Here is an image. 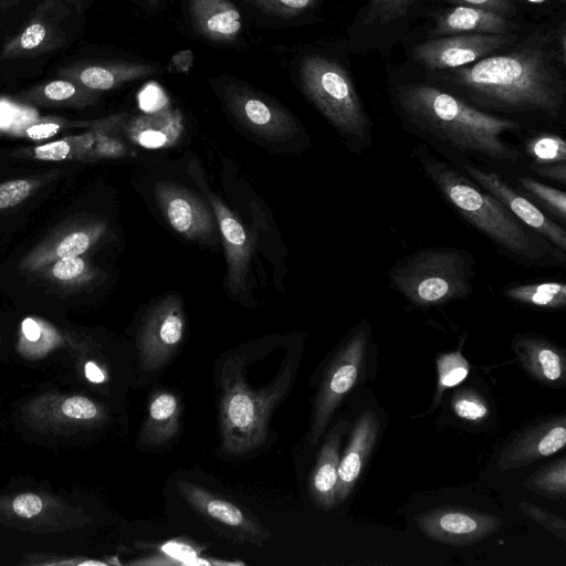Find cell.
I'll list each match as a JSON object with an SVG mask.
<instances>
[{
    "label": "cell",
    "mask_w": 566,
    "mask_h": 566,
    "mask_svg": "<svg viewBox=\"0 0 566 566\" xmlns=\"http://www.w3.org/2000/svg\"><path fill=\"white\" fill-rule=\"evenodd\" d=\"M395 107L406 130L458 169L475 166L510 181L527 171L520 145L507 136L521 139L532 129L516 119L482 112L422 83L399 85Z\"/></svg>",
    "instance_id": "cell-1"
},
{
    "label": "cell",
    "mask_w": 566,
    "mask_h": 566,
    "mask_svg": "<svg viewBox=\"0 0 566 566\" xmlns=\"http://www.w3.org/2000/svg\"><path fill=\"white\" fill-rule=\"evenodd\" d=\"M411 157L458 218L482 235L502 258L525 269H565L566 252L521 222L463 171L420 142L411 147Z\"/></svg>",
    "instance_id": "cell-2"
},
{
    "label": "cell",
    "mask_w": 566,
    "mask_h": 566,
    "mask_svg": "<svg viewBox=\"0 0 566 566\" xmlns=\"http://www.w3.org/2000/svg\"><path fill=\"white\" fill-rule=\"evenodd\" d=\"M451 80L473 107H486L485 113L535 114L554 123L564 115L565 83L539 50L488 56L472 66L457 67Z\"/></svg>",
    "instance_id": "cell-3"
},
{
    "label": "cell",
    "mask_w": 566,
    "mask_h": 566,
    "mask_svg": "<svg viewBox=\"0 0 566 566\" xmlns=\"http://www.w3.org/2000/svg\"><path fill=\"white\" fill-rule=\"evenodd\" d=\"M243 361L233 356L222 364L219 385L221 447L231 455H243L268 440L270 418L294 382L295 367L285 361L272 381L255 390L244 374Z\"/></svg>",
    "instance_id": "cell-4"
},
{
    "label": "cell",
    "mask_w": 566,
    "mask_h": 566,
    "mask_svg": "<svg viewBox=\"0 0 566 566\" xmlns=\"http://www.w3.org/2000/svg\"><path fill=\"white\" fill-rule=\"evenodd\" d=\"M476 261L464 249L428 247L398 259L388 270V287L413 307L462 301L474 290Z\"/></svg>",
    "instance_id": "cell-5"
},
{
    "label": "cell",
    "mask_w": 566,
    "mask_h": 566,
    "mask_svg": "<svg viewBox=\"0 0 566 566\" xmlns=\"http://www.w3.org/2000/svg\"><path fill=\"white\" fill-rule=\"evenodd\" d=\"M300 80L306 96L353 154L363 156L375 145L373 120L345 69L310 55L301 62Z\"/></svg>",
    "instance_id": "cell-6"
},
{
    "label": "cell",
    "mask_w": 566,
    "mask_h": 566,
    "mask_svg": "<svg viewBox=\"0 0 566 566\" xmlns=\"http://www.w3.org/2000/svg\"><path fill=\"white\" fill-rule=\"evenodd\" d=\"M368 337L369 327L363 321L326 368L313 408L310 429L312 444L325 432L334 411L358 379Z\"/></svg>",
    "instance_id": "cell-7"
},
{
    "label": "cell",
    "mask_w": 566,
    "mask_h": 566,
    "mask_svg": "<svg viewBox=\"0 0 566 566\" xmlns=\"http://www.w3.org/2000/svg\"><path fill=\"white\" fill-rule=\"evenodd\" d=\"M185 334L182 300L169 294L145 315L138 334V353L146 371L160 369L176 353Z\"/></svg>",
    "instance_id": "cell-8"
},
{
    "label": "cell",
    "mask_w": 566,
    "mask_h": 566,
    "mask_svg": "<svg viewBox=\"0 0 566 566\" xmlns=\"http://www.w3.org/2000/svg\"><path fill=\"white\" fill-rule=\"evenodd\" d=\"M223 97L238 122L266 140L283 142L298 130L290 113L247 87L229 84L223 88Z\"/></svg>",
    "instance_id": "cell-9"
},
{
    "label": "cell",
    "mask_w": 566,
    "mask_h": 566,
    "mask_svg": "<svg viewBox=\"0 0 566 566\" xmlns=\"http://www.w3.org/2000/svg\"><path fill=\"white\" fill-rule=\"evenodd\" d=\"M459 170L501 201L521 222L544 237L559 250L566 252L565 227L551 219L522 195L510 180L475 166H462Z\"/></svg>",
    "instance_id": "cell-10"
},
{
    "label": "cell",
    "mask_w": 566,
    "mask_h": 566,
    "mask_svg": "<svg viewBox=\"0 0 566 566\" xmlns=\"http://www.w3.org/2000/svg\"><path fill=\"white\" fill-rule=\"evenodd\" d=\"M107 224L101 219H81L62 226L44 238L21 260L19 270L36 273L64 258L86 253L105 234Z\"/></svg>",
    "instance_id": "cell-11"
},
{
    "label": "cell",
    "mask_w": 566,
    "mask_h": 566,
    "mask_svg": "<svg viewBox=\"0 0 566 566\" xmlns=\"http://www.w3.org/2000/svg\"><path fill=\"white\" fill-rule=\"evenodd\" d=\"M507 41L506 34H452L416 45L411 55L429 70L457 69L492 53Z\"/></svg>",
    "instance_id": "cell-12"
},
{
    "label": "cell",
    "mask_w": 566,
    "mask_h": 566,
    "mask_svg": "<svg viewBox=\"0 0 566 566\" xmlns=\"http://www.w3.org/2000/svg\"><path fill=\"white\" fill-rule=\"evenodd\" d=\"M416 523L429 538L457 546L481 542L502 524L496 516L457 509L426 512L416 518Z\"/></svg>",
    "instance_id": "cell-13"
},
{
    "label": "cell",
    "mask_w": 566,
    "mask_h": 566,
    "mask_svg": "<svg viewBox=\"0 0 566 566\" xmlns=\"http://www.w3.org/2000/svg\"><path fill=\"white\" fill-rule=\"evenodd\" d=\"M157 205L169 226L188 240L202 241L213 234V214L190 190L169 181L155 186Z\"/></svg>",
    "instance_id": "cell-14"
},
{
    "label": "cell",
    "mask_w": 566,
    "mask_h": 566,
    "mask_svg": "<svg viewBox=\"0 0 566 566\" xmlns=\"http://www.w3.org/2000/svg\"><path fill=\"white\" fill-rule=\"evenodd\" d=\"M60 0L43 1L27 24L2 48L1 60L30 57L52 52L65 43L66 34L60 24Z\"/></svg>",
    "instance_id": "cell-15"
},
{
    "label": "cell",
    "mask_w": 566,
    "mask_h": 566,
    "mask_svg": "<svg viewBox=\"0 0 566 566\" xmlns=\"http://www.w3.org/2000/svg\"><path fill=\"white\" fill-rule=\"evenodd\" d=\"M207 196L211 210L218 221V227L223 240L227 266L228 287L232 294H238L245 286L249 262L252 253V243L235 214L223 203V201L207 189L201 179L195 177Z\"/></svg>",
    "instance_id": "cell-16"
},
{
    "label": "cell",
    "mask_w": 566,
    "mask_h": 566,
    "mask_svg": "<svg viewBox=\"0 0 566 566\" xmlns=\"http://www.w3.org/2000/svg\"><path fill=\"white\" fill-rule=\"evenodd\" d=\"M566 419L553 418L517 436L501 452L497 468L501 471L517 469L549 457L565 447Z\"/></svg>",
    "instance_id": "cell-17"
},
{
    "label": "cell",
    "mask_w": 566,
    "mask_h": 566,
    "mask_svg": "<svg viewBox=\"0 0 566 566\" xmlns=\"http://www.w3.org/2000/svg\"><path fill=\"white\" fill-rule=\"evenodd\" d=\"M180 496L202 516L248 536L265 538L268 532L234 503L192 482L180 480L176 484Z\"/></svg>",
    "instance_id": "cell-18"
},
{
    "label": "cell",
    "mask_w": 566,
    "mask_h": 566,
    "mask_svg": "<svg viewBox=\"0 0 566 566\" xmlns=\"http://www.w3.org/2000/svg\"><path fill=\"white\" fill-rule=\"evenodd\" d=\"M379 422L375 412L367 410L357 419L349 443L339 459L336 504L345 501L354 489L364 465L375 446Z\"/></svg>",
    "instance_id": "cell-19"
},
{
    "label": "cell",
    "mask_w": 566,
    "mask_h": 566,
    "mask_svg": "<svg viewBox=\"0 0 566 566\" xmlns=\"http://www.w3.org/2000/svg\"><path fill=\"white\" fill-rule=\"evenodd\" d=\"M184 132V116L169 106L128 117L123 135L134 145L148 149L168 148L178 143Z\"/></svg>",
    "instance_id": "cell-20"
},
{
    "label": "cell",
    "mask_w": 566,
    "mask_h": 566,
    "mask_svg": "<svg viewBox=\"0 0 566 566\" xmlns=\"http://www.w3.org/2000/svg\"><path fill=\"white\" fill-rule=\"evenodd\" d=\"M156 67L149 64L129 62L76 63L57 72L62 78L71 80L81 86L101 93L116 88L150 74Z\"/></svg>",
    "instance_id": "cell-21"
},
{
    "label": "cell",
    "mask_w": 566,
    "mask_h": 566,
    "mask_svg": "<svg viewBox=\"0 0 566 566\" xmlns=\"http://www.w3.org/2000/svg\"><path fill=\"white\" fill-rule=\"evenodd\" d=\"M512 347L521 365L538 381L562 385L566 380L564 352L552 342L535 334H518Z\"/></svg>",
    "instance_id": "cell-22"
},
{
    "label": "cell",
    "mask_w": 566,
    "mask_h": 566,
    "mask_svg": "<svg viewBox=\"0 0 566 566\" xmlns=\"http://www.w3.org/2000/svg\"><path fill=\"white\" fill-rule=\"evenodd\" d=\"M349 423L340 420L327 434L308 481L310 495L321 510L336 505L335 492L339 464L340 443Z\"/></svg>",
    "instance_id": "cell-23"
},
{
    "label": "cell",
    "mask_w": 566,
    "mask_h": 566,
    "mask_svg": "<svg viewBox=\"0 0 566 566\" xmlns=\"http://www.w3.org/2000/svg\"><path fill=\"white\" fill-rule=\"evenodd\" d=\"M196 31L214 42H233L241 30V15L229 0H190Z\"/></svg>",
    "instance_id": "cell-24"
},
{
    "label": "cell",
    "mask_w": 566,
    "mask_h": 566,
    "mask_svg": "<svg viewBox=\"0 0 566 566\" xmlns=\"http://www.w3.org/2000/svg\"><path fill=\"white\" fill-rule=\"evenodd\" d=\"M181 406L169 391L156 392L148 405L140 439L146 446H163L172 440L180 429Z\"/></svg>",
    "instance_id": "cell-25"
},
{
    "label": "cell",
    "mask_w": 566,
    "mask_h": 566,
    "mask_svg": "<svg viewBox=\"0 0 566 566\" xmlns=\"http://www.w3.org/2000/svg\"><path fill=\"white\" fill-rule=\"evenodd\" d=\"M513 25L502 14L473 7L457 6L443 13L437 25L442 34H506Z\"/></svg>",
    "instance_id": "cell-26"
},
{
    "label": "cell",
    "mask_w": 566,
    "mask_h": 566,
    "mask_svg": "<svg viewBox=\"0 0 566 566\" xmlns=\"http://www.w3.org/2000/svg\"><path fill=\"white\" fill-rule=\"evenodd\" d=\"M98 97L99 93L62 77L34 86L19 95L20 101L36 106L75 108H85L94 104Z\"/></svg>",
    "instance_id": "cell-27"
},
{
    "label": "cell",
    "mask_w": 566,
    "mask_h": 566,
    "mask_svg": "<svg viewBox=\"0 0 566 566\" xmlns=\"http://www.w3.org/2000/svg\"><path fill=\"white\" fill-rule=\"evenodd\" d=\"M502 296L511 302L542 310H562L566 306V284L563 281L506 283Z\"/></svg>",
    "instance_id": "cell-28"
},
{
    "label": "cell",
    "mask_w": 566,
    "mask_h": 566,
    "mask_svg": "<svg viewBox=\"0 0 566 566\" xmlns=\"http://www.w3.org/2000/svg\"><path fill=\"white\" fill-rule=\"evenodd\" d=\"M518 145L525 158L526 170L566 164V142L553 130H528L521 137Z\"/></svg>",
    "instance_id": "cell-29"
},
{
    "label": "cell",
    "mask_w": 566,
    "mask_h": 566,
    "mask_svg": "<svg viewBox=\"0 0 566 566\" xmlns=\"http://www.w3.org/2000/svg\"><path fill=\"white\" fill-rule=\"evenodd\" d=\"M513 186L551 219L566 226V195L563 189L544 184L526 174L517 176Z\"/></svg>",
    "instance_id": "cell-30"
},
{
    "label": "cell",
    "mask_w": 566,
    "mask_h": 566,
    "mask_svg": "<svg viewBox=\"0 0 566 566\" xmlns=\"http://www.w3.org/2000/svg\"><path fill=\"white\" fill-rule=\"evenodd\" d=\"M36 274L57 285L82 287L94 282L99 271L80 255L60 259Z\"/></svg>",
    "instance_id": "cell-31"
},
{
    "label": "cell",
    "mask_w": 566,
    "mask_h": 566,
    "mask_svg": "<svg viewBox=\"0 0 566 566\" xmlns=\"http://www.w3.org/2000/svg\"><path fill=\"white\" fill-rule=\"evenodd\" d=\"M93 140L92 129L24 150V156L46 161L87 160Z\"/></svg>",
    "instance_id": "cell-32"
},
{
    "label": "cell",
    "mask_w": 566,
    "mask_h": 566,
    "mask_svg": "<svg viewBox=\"0 0 566 566\" xmlns=\"http://www.w3.org/2000/svg\"><path fill=\"white\" fill-rule=\"evenodd\" d=\"M524 484L544 497L564 499L566 495V459L562 458L536 471L525 480Z\"/></svg>",
    "instance_id": "cell-33"
},
{
    "label": "cell",
    "mask_w": 566,
    "mask_h": 566,
    "mask_svg": "<svg viewBox=\"0 0 566 566\" xmlns=\"http://www.w3.org/2000/svg\"><path fill=\"white\" fill-rule=\"evenodd\" d=\"M54 174L8 180L0 184V211L25 201L38 189L53 178Z\"/></svg>",
    "instance_id": "cell-34"
},
{
    "label": "cell",
    "mask_w": 566,
    "mask_h": 566,
    "mask_svg": "<svg viewBox=\"0 0 566 566\" xmlns=\"http://www.w3.org/2000/svg\"><path fill=\"white\" fill-rule=\"evenodd\" d=\"M160 555L149 557L139 562L142 565H201L210 564L209 560L201 559L198 551L190 544L180 541H170L160 548Z\"/></svg>",
    "instance_id": "cell-35"
},
{
    "label": "cell",
    "mask_w": 566,
    "mask_h": 566,
    "mask_svg": "<svg viewBox=\"0 0 566 566\" xmlns=\"http://www.w3.org/2000/svg\"><path fill=\"white\" fill-rule=\"evenodd\" d=\"M438 389L443 391L462 382L469 374V363L460 352L441 355L437 360Z\"/></svg>",
    "instance_id": "cell-36"
},
{
    "label": "cell",
    "mask_w": 566,
    "mask_h": 566,
    "mask_svg": "<svg viewBox=\"0 0 566 566\" xmlns=\"http://www.w3.org/2000/svg\"><path fill=\"white\" fill-rule=\"evenodd\" d=\"M452 408L459 418L468 421H479L489 415L485 401L472 391L458 394L452 401Z\"/></svg>",
    "instance_id": "cell-37"
},
{
    "label": "cell",
    "mask_w": 566,
    "mask_h": 566,
    "mask_svg": "<svg viewBox=\"0 0 566 566\" xmlns=\"http://www.w3.org/2000/svg\"><path fill=\"white\" fill-rule=\"evenodd\" d=\"M518 507L524 512V514L541 524L559 539H566V523L562 517L547 512L533 503L520 502Z\"/></svg>",
    "instance_id": "cell-38"
},
{
    "label": "cell",
    "mask_w": 566,
    "mask_h": 566,
    "mask_svg": "<svg viewBox=\"0 0 566 566\" xmlns=\"http://www.w3.org/2000/svg\"><path fill=\"white\" fill-rule=\"evenodd\" d=\"M268 14L293 17L311 8L316 0H250Z\"/></svg>",
    "instance_id": "cell-39"
},
{
    "label": "cell",
    "mask_w": 566,
    "mask_h": 566,
    "mask_svg": "<svg viewBox=\"0 0 566 566\" xmlns=\"http://www.w3.org/2000/svg\"><path fill=\"white\" fill-rule=\"evenodd\" d=\"M369 2L378 19L387 23L402 17L412 0H369Z\"/></svg>",
    "instance_id": "cell-40"
},
{
    "label": "cell",
    "mask_w": 566,
    "mask_h": 566,
    "mask_svg": "<svg viewBox=\"0 0 566 566\" xmlns=\"http://www.w3.org/2000/svg\"><path fill=\"white\" fill-rule=\"evenodd\" d=\"M61 127V123L54 118H43L18 128L15 134L31 139H43L55 135Z\"/></svg>",
    "instance_id": "cell-41"
},
{
    "label": "cell",
    "mask_w": 566,
    "mask_h": 566,
    "mask_svg": "<svg viewBox=\"0 0 566 566\" xmlns=\"http://www.w3.org/2000/svg\"><path fill=\"white\" fill-rule=\"evenodd\" d=\"M62 411L65 416L76 419H92L98 413L97 407L84 397L67 398L62 405Z\"/></svg>",
    "instance_id": "cell-42"
},
{
    "label": "cell",
    "mask_w": 566,
    "mask_h": 566,
    "mask_svg": "<svg viewBox=\"0 0 566 566\" xmlns=\"http://www.w3.org/2000/svg\"><path fill=\"white\" fill-rule=\"evenodd\" d=\"M139 105L145 112H155L169 106V102L161 87L150 83L139 93Z\"/></svg>",
    "instance_id": "cell-43"
},
{
    "label": "cell",
    "mask_w": 566,
    "mask_h": 566,
    "mask_svg": "<svg viewBox=\"0 0 566 566\" xmlns=\"http://www.w3.org/2000/svg\"><path fill=\"white\" fill-rule=\"evenodd\" d=\"M14 512L22 517H32L39 514L42 510L41 499L31 493L18 495L13 501Z\"/></svg>",
    "instance_id": "cell-44"
},
{
    "label": "cell",
    "mask_w": 566,
    "mask_h": 566,
    "mask_svg": "<svg viewBox=\"0 0 566 566\" xmlns=\"http://www.w3.org/2000/svg\"><path fill=\"white\" fill-rule=\"evenodd\" d=\"M457 6L473 7L483 9L499 14L506 13L511 10V4L506 0H444Z\"/></svg>",
    "instance_id": "cell-45"
},
{
    "label": "cell",
    "mask_w": 566,
    "mask_h": 566,
    "mask_svg": "<svg viewBox=\"0 0 566 566\" xmlns=\"http://www.w3.org/2000/svg\"><path fill=\"white\" fill-rule=\"evenodd\" d=\"M528 171L533 172L542 179L560 184L562 186L566 185V164L534 167L528 169Z\"/></svg>",
    "instance_id": "cell-46"
},
{
    "label": "cell",
    "mask_w": 566,
    "mask_h": 566,
    "mask_svg": "<svg viewBox=\"0 0 566 566\" xmlns=\"http://www.w3.org/2000/svg\"><path fill=\"white\" fill-rule=\"evenodd\" d=\"M21 329L24 337L30 342H36L42 334L40 323L32 317H27L23 319L21 324Z\"/></svg>",
    "instance_id": "cell-47"
},
{
    "label": "cell",
    "mask_w": 566,
    "mask_h": 566,
    "mask_svg": "<svg viewBox=\"0 0 566 566\" xmlns=\"http://www.w3.org/2000/svg\"><path fill=\"white\" fill-rule=\"evenodd\" d=\"M86 377L93 382H101L104 380V375L94 363L85 365Z\"/></svg>",
    "instance_id": "cell-48"
},
{
    "label": "cell",
    "mask_w": 566,
    "mask_h": 566,
    "mask_svg": "<svg viewBox=\"0 0 566 566\" xmlns=\"http://www.w3.org/2000/svg\"><path fill=\"white\" fill-rule=\"evenodd\" d=\"M21 1H23V0H0V9H2V10L10 9V8L17 6L18 3H20Z\"/></svg>",
    "instance_id": "cell-49"
},
{
    "label": "cell",
    "mask_w": 566,
    "mask_h": 566,
    "mask_svg": "<svg viewBox=\"0 0 566 566\" xmlns=\"http://www.w3.org/2000/svg\"><path fill=\"white\" fill-rule=\"evenodd\" d=\"M528 1L538 3V2H543L545 0H528Z\"/></svg>",
    "instance_id": "cell-50"
}]
</instances>
